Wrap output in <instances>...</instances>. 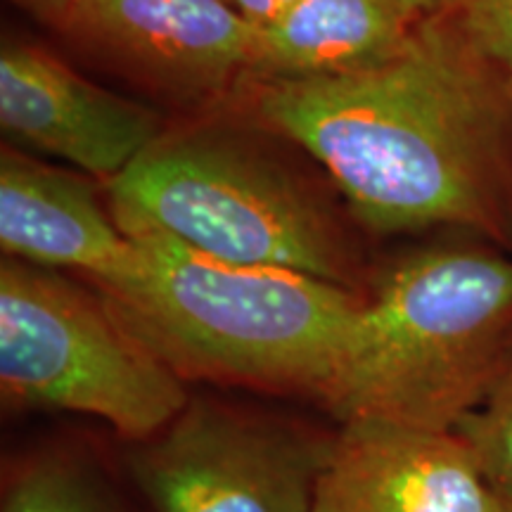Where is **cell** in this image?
Masks as SVG:
<instances>
[{
  "label": "cell",
  "instance_id": "obj_1",
  "mask_svg": "<svg viewBox=\"0 0 512 512\" xmlns=\"http://www.w3.org/2000/svg\"><path fill=\"white\" fill-rule=\"evenodd\" d=\"M256 110L375 233L448 226L512 249V74L446 10L373 67L261 81Z\"/></svg>",
  "mask_w": 512,
  "mask_h": 512
},
{
  "label": "cell",
  "instance_id": "obj_2",
  "mask_svg": "<svg viewBox=\"0 0 512 512\" xmlns=\"http://www.w3.org/2000/svg\"><path fill=\"white\" fill-rule=\"evenodd\" d=\"M131 268L105 302L181 380L323 401L366 297L290 271L219 259L155 230L126 233Z\"/></svg>",
  "mask_w": 512,
  "mask_h": 512
},
{
  "label": "cell",
  "instance_id": "obj_3",
  "mask_svg": "<svg viewBox=\"0 0 512 512\" xmlns=\"http://www.w3.org/2000/svg\"><path fill=\"white\" fill-rule=\"evenodd\" d=\"M512 349V254L437 245L403 256L366 297L323 396L342 422L456 432Z\"/></svg>",
  "mask_w": 512,
  "mask_h": 512
},
{
  "label": "cell",
  "instance_id": "obj_4",
  "mask_svg": "<svg viewBox=\"0 0 512 512\" xmlns=\"http://www.w3.org/2000/svg\"><path fill=\"white\" fill-rule=\"evenodd\" d=\"M124 233L155 230L219 259L302 271L356 290L335 214L278 164L200 138H159L107 181Z\"/></svg>",
  "mask_w": 512,
  "mask_h": 512
},
{
  "label": "cell",
  "instance_id": "obj_5",
  "mask_svg": "<svg viewBox=\"0 0 512 512\" xmlns=\"http://www.w3.org/2000/svg\"><path fill=\"white\" fill-rule=\"evenodd\" d=\"M0 389L31 411L93 415L124 439L162 432L190 396L105 302L5 256L0 266Z\"/></svg>",
  "mask_w": 512,
  "mask_h": 512
},
{
  "label": "cell",
  "instance_id": "obj_6",
  "mask_svg": "<svg viewBox=\"0 0 512 512\" xmlns=\"http://www.w3.org/2000/svg\"><path fill=\"white\" fill-rule=\"evenodd\" d=\"M332 439L297 422L190 399L128 467L155 512H311Z\"/></svg>",
  "mask_w": 512,
  "mask_h": 512
},
{
  "label": "cell",
  "instance_id": "obj_7",
  "mask_svg": "<svg viewBox=\"0 0 512 512\" xmlns=\"http://www.w3.org/2000/svg\"><path fill=\"white\" fill-rule=\"evenodd\" d=\"M456 432L377 420L344 422L311 512H508Z\"/></svg>",
  "mask_w": 512,
  "mask_h": 512
},
{
  "label": "cell",
  "instance_id": "obj_8",
  "mask_svg": "<svg viewBox=\"0 0 512 512\" xmlns=\"http://www.w3.org/2000/svg\"><path fill=\"white\" fill-rule=\"evenodd\" d=\"M0 126L12 143L107 181L162 138L150 110L17 41L0 50Z\"/></svg>",
  "mask_w": 512,
  "mask_h": 512
},
{
  "label": "cell",
  "instance_id": "obj_9",
  "mask_svg": "<svg viewBox=\"0 0 512 512\" xmlns=\"http://www.w3.org/2000/svg\"><path fill=\"white\" fill-rule=\"evenodd\" d=\"M57 29L176 93L249 72L256 41V24L226 0H81Z\"/></svg>",
  "mask_w": 512,
  "mask_h": 512
},
{
  "label": "cell",
  "instance_id": "obj_10",
  "mask_svg": "<svg viewBox=\"0 0 512 512\" xmlns=\"http://www.w3.org/2000/svg\"><path fill=\"white\" fill-rule=\"evenodd\" d=\"M0 247L10 259L86 273L102 290L133 261V242L81 178L5 150L0 157Z\"/></svg>",
  "mask_w": 512,
  "mask_h": 512
},
{
  "label": "cell",
  "instance_id": "obj_11",
  "mask_svg": "<svg viewBox=\"0 0 512 512\" xmlns=\"http://www.w3.org/2000/svg\"><path fill=\"white\" fill-rule=\"evenodd\" d=\"M420 17L401 0H292L256 27L249 72L261 81L358 72L392 57Z\"/></svg>",
  "mask_w": 512,
  "mask_h": 512
},
{
  "label": "cell",
  "instance_id": "obj_12",
  "mask_svg": "<svg viewBox=\"0 0 512 512\" xmlns=\"http://www.w3.org/2000/svg\"><path fill=\"white\" fill-rule=\"evenodd\" d=\"M0 512H121L110 486L86 460L41 453L5 477Z\"/></svg>",
  "mask_w": 512,
  "mask_h": 512
},
{
  "label": "cell",
  "instance_id": "obj_13",
  "mask_svg": "<svg viewBox=\"0 0 512 512\" xmlns=\"http://www.w3.org/2000/svg\"><path fill=\"white\" fill-rule=\"evenodd\" d=\"M456 434L472 448L489 484L512 503V349L489 394Z\"/></svg>",
  "mask_w": 512,
  "mask_h": 512
},
{
  "label": "cell",
  "instance_id": "obj_14",
  "mask_svg": "<svg viewBox=\"0 0 512 512\" xmlns=\"http://www.w3.org/2000/svg\"><path fill=\"white\" fill-rule=\"evenodd\" d=\"M446 12L484 55L512 74V0H451Z\"/></svg>",
  "mask_w": 512,
  "mask_h": 512
},
{
  "label": "cell",
  "instance_id": "obj_15",
  "mask_svg": "<svg viewBox=\"0 0 512 512\" xmlns=\"http://www.w3.org/2000/svg\"><path fill=\"white\" fill-rule=\"evenodd\" d=\"M233 10H238L242 17L249 22L261 27V24L271 22L273 17H278L292 0H226Z\"/></svg>",
  "mask_w": 512,
  "mask_h": 512
},
{
  "label": "cell",
  "instance_id": "obj_16",
  "mask_svg": "<svg viewBox=\"0 0 512 512\" xmlns=\"http://www.w3.org/2000/svg\"><path fill=\"white\" fill-rule=\"evenodd\" d=\"M15 3L57 27V24H60L62 19L81 3V0H15Z\"/></svg>",
  "mask_w": 512,
  "mask_h": 512
},
{
  "label": "cell",
  "instance_id": "obj_17",
  "mask_svg": "<svg viewBox=\"0 0 512 512\" xmlns=\"http://www.w3.org/2000/svg\"><path fill=\"white\" fill-rule=\"evenodd\" d=\"M401 3H406L408 8L418 12V15H432V12L446 10L451 0H401Z\"/></svg>",
  "mask_w": 512,
  "mask_h": 512
},
{
  "label": "cell",
  "instance_id": "obj_18",
  "mask_svg": "<svg viewBox=\"0 0 512 512\" xmlns=\"http://www.w3.org/2000/svg\"><path fill=\"white\" fill-rule=\"evenodd\" d=\"M508 512H512V503H510V508H508Z\"/></svg>",
  "mask_w": 512,
  "mask_h": 512
}]
</instances>
